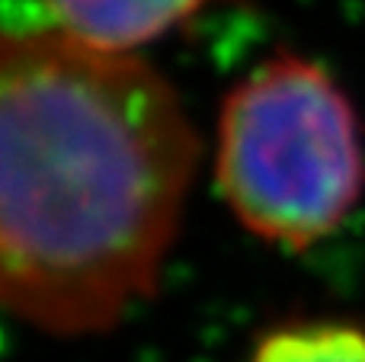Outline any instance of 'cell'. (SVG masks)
I'll return each mask as SVG.
<instances>
[{
    "mask_svg": "<svg viewBox=\"0 0 365 362\" xmlns=\"http://www.w3.org/2000/svg\"><path fill=\"white\" fill-rule=\"evenodd\" d=\"M199 141L170 83L64 29L6 36L0 279L13 314L100 333L154 292Z\"/></svg>",
    "mask_w": 365,
    "mask_h": 362,
    "instance_id": "obj_1",
    "label": "cell"
},
{
    "mask_svg": "<svg viewBox=\"0 0 365 362\" xmlns=\"http://www.w3.org/2000/svg\"><path fill=\"white\" fill-rule=\"evenodd\" d=\"M215 167L237 222L292 250L327 237L365 186L362 135L349 100L317 64L289 51L227 93Z\"/></svg>",
    "mask_w": 365,
    "mask_h": 362,
    "instance_id": "obj_2",
    "label": "cell"
},
{
    "mask_svg": "<svg viewBox=\"0 0 365 362\" xmlns=\"http://www.w3.org/2000/svg\"><path fill=\"white\" fill-rule=\"evenodd\" d=\"M58 29L96 48L128 51L170 32L205 0H45Z\"/></svg>",
    "mask_w": 365,
    "mask_h": 362,
    "instance_id": "obj_3",
    "label": "cell"
},
{
    "mask_svg": "<svg viewBox=\"0 0 365 362\" xmlns=\"http://www.w3.org/2000/svg\"><path fill=\"white\" fill-rule=\"evenodd\" d=\"M250 362H365V333L343 324H304L276 331Z\"/></svg>",
    "mask_w": 365,
    "mask_h": 362,
    "instance_id": "obj_4",
    "label": "cell"
}]
</instances>
